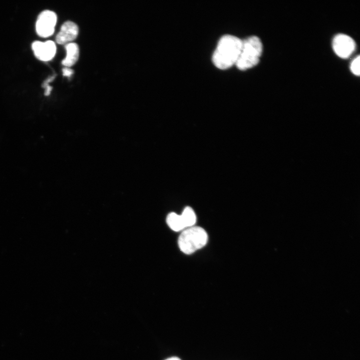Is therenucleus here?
<instances>
[{
	"label": "nucleus",
	"instance_id": "1",
	"mask_svg": "<svg viewBox=\"0 0 360 360\" xmlns=\"http://www.w3.org/2000/svg\"><path fill=\"white\" fill-rule=\"evenodd\" d=\"M242 41L234 36H223L213 55V62L215 66L225 70L236 65L241 51Z\"/></svg>",
	"mask_w": 360,
	"mask_h": 360
},
{
	"label": "nucleus",
	"instance_id": "2",
	"mask_svg": "<svg viewBox=\"0 0 360 360\" xmlns=\"http://www.w3.org/2000/svg\"><path fill=\"white\" fill-rule=\"evenodd\" d=\"M263 51V45L260 39L256 36H252L242 41L240 54L236 64L237 68L246 70L257 65Z\"/></svg>",
	"mask_w": 360,
	"mask_h": 360
},
{
	"label": "nucleus",
	"instance_id": "3",
	"mask_svg": "<svg viewBox=\"0 0 360 360\" xmlns=\"http://www.w3.org/2000/svg\"><path fill=\"white\" fill-rule=\"evenodd\" d=\"M208 235L204 229L193 226L185 229L178 239L182 252L189 255L204 247L208 241Z\"/></svg>",
	"mask_w": 360,
	"mask_h": 360
},
{
	"label": "nucleus",
	"instance_id": "4",
	"mask_svg": "<svg viewBox=\"0 0 360 360\" xmlns=\"http://www.w3.org/2000/svg\"><path fill=\"white\" fill-rule=\"evenodd\" d=\"M57 16L55 13L45 10L39 15L36 24L37 34L41 37L47 38L52 35L55 31Z\"/></svg>",
	"mask_w": 360,
	"mask_h": 360
},
{
	"label": "nucleus",
	"instance_id": "5",
	"mask_svg": "<svg viewBox=\"0 0 360 360\" xmlns=\"http://www.w3.org/2000/svg\"><path fill=\"white\" fill-rule=\"evenodd\" d=\"M333 48L337 56L343 59H346L355 50L356 43L351 37L341 34L336 35L334 38Z\"/></svg>",
	"mask_w": 360,
	"mask_h": 360
},
{
	"label": "nucleus",
	"instance_id": "6",
	"mask_svg": "<svg viewBox=\"0 0 360 360\" xmlns=\"http://www.w3.org/2000/svg\"><path fill=\"white\" fill-rule=\"evenodd\" d=\"M32 50L36 57L42 61L52 60L56 53V46L54 42H34L32 44Z\"/></svg>",
	"mask_w": 360,
	"mask_h": 360
},
{
	"label": "nucleus",
	"instance_id": "7",
	"mask_svg": "<svg viewBox=\"0 0 360 360\" xmlns=\"http://www.w3.org/2000/svg\"><path fill=\"white\" fill-rule=\"evenodd\" d=\"M79 28L71 21L64 23L60 31L56 36V42L59 44H65L74 40L78 36Z\"/></svg>",
	"mask_w": 360,
	"mask_h": 360
},
{
	"label": "nucleus",
	"instance_id": "8",
	"mask_svg": "<svg viewBox=\"0 0 360 360\" xmlns=\"http://www.w3.org/2000/svg\"><path fill=\"white\" fill-rule=\"evenodd\" d=\"M67 55L62 61V65L66 67H70L74 65L78 61L79 57V49L78 45L74 43H70L66 46Z\"/></svg>",
	"mask_w": 360,
	"mask_h": 360
},
{
	"label": "nucleus",
	"instance_id": "9",
	"mask_svg": "<svg viewBox=\"0 0 360 360\" xmlns=\"http://www.w3.org/2000/svg\"><path fill=\"white\" fill-rule=\"evenodd\" d=\"M166 221L169 227L175 232H179L186 228L181 215L171 213L168 215Z\"/></svg>",
	"mask_w": 360,
	"mask_h": 360
},
{
	"label": "nucleus",
	"instance_id": "10",
	"mask_svg": "<svg viewBox=\"0 0 360 360\" xmlns=\"http://www.w3.org/2000/svg\"><path fill=\"white\" fill-rule=\"evenodd\" d=\"M187 228L193 227L196 222V215L192 208L187 207L181 214Z\"/></svg>",
	"mask_w": 360,
	"mask_h": 360
},
{
	"label": "nucleus",
	"instance_id": "11",
	"mask_svg": "<svg viewBox=\"0 0 360 360\" xmlns=\"http://www.w3.org/2000/svg\"><path fill=\"white\" fill-rule=\"evenodd\" d=\"M360 58L358 56L351 63L350 69L352 72L356 76H359L360 74Z\"/></svg>",
	"mask_w": 360,
	"mask_h": 360
},
{
	"label": "nucleus",
	"instance_id": "12",
	"mask_svg": "<svg viewBox=\"0 0 360 360\" xmlns=\"http://www.w3.org/2000/svg\"><path fill=\"white\" fill-rule=\"evenodd\" d=\"M62 72L64 76L70 77L73 74L74 71L69 68L66 67L63 69Z\"/></svg>",
	"mask_w": 360,
	"mask_h": 360
},
{
	"label": "nucleus",
	"instance_id": "13",
	"mask_svg": "<svg viewBox=\"0 0 360 360\" xmlns=\"http://www.w3.org/2000/svg\"><path fill=\"white\" fill-rule=\"evenodd\" d=\"M44 88H45V95L46 96H49L51 91L52 90V87L49 85H47L43 87Z\"/></svg>",
	"mask_w": 360,
	"mask_h": 360
},
{
	"label": "nucleus",
	"instance_id": "14",
	"mask_svg": "<svg viewBox=\"0 0 360 360\" xmlns=\"http://www.w3.org/2000/svg\"><path fill=\"white\" fill-rule=\"evenodd\" d=\"M165 360H181L179 358L177 357H172L169 358Z\"/></svg>",
	"mask_w": 360,
	"mask_h": 360
}]
</instances>
